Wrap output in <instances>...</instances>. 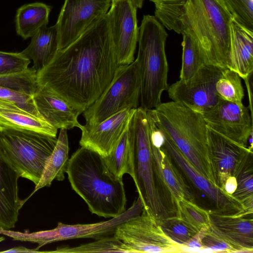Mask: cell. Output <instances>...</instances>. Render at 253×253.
I'll return each mask as SVG.
<instances>
[{
  "instance_id": "obj_37",
  "label": "cell",
  "mask_w": 253,
  "mask_h": 253,
  "mask_svg": "<svg viewBox=\"0 0 253 253\" xmlns=\"http://www.w3.org/2000/svg\"><path fill=\"white\" fill-rule=\"evenodd\" d=\"M30 60L20 52H7L0 51V75L14 74L27 70Z\"/></svg>"
},
{
  "instance_id": "obj_19",
  "label": "cell",
  "mask_w": 253,
  "mask_h": 253,
  "mask_svg": "<svg viewBox=\"0 0 253 253\" xmlns=\"http://www.w3.org/2000/svg\"><path fill=\"white\" fill-rule=\"evenodd\" d=\"M209 231L228 244L234 253H253V214H220L209 210Z\"/></svg>"
},
{
  "instance_id": "obj_35",
  "label": "cell",
  "mask_w": 253,
  "mask_h": 253,
  "mask_svg": "<svg viewBox=\"0 0 253 253\" xmlns=\"http://www.w3.org/2000/svg\"><path fill=\"white\" fill-rule=\"evenodd\" d=\"M157 222L164 233L180 246L199 232L177 216L168 217Z\"/></svg>"
},
{
  "instance_id": "obj_3",
  "label": "cell",
  "mask_w": 253,
  "mask_h": 253,
  "mask_svg": "<svg viewBox=\"0 0 253 253\" xmlns=\"http://www.w3.org/2000/svg\"><path fill=\"white\" fill-rule=\"evenodd\" d=\"M146 110L192 166L216 185L208 153V127L203 114L173 101Z\"/></svg>"
},
{
  "instance_id": "obj_31",
  "label": "cell",
  "mask_w": 253,
  "mask_h": 253,
  "mask_svg": "<svg viewBox=\"0 0 253 253\" xmlns=\"http://www.w3.org/2000/svg\"><path fill=\"white\" fill-rule=\"evenodd\" d=\"M52 253H130L123 243L114 235L96 239V241L76 247H59L54 251H43Z\"/></svg>"
},
{
  "instance_id": "obj_7",
  "label": "cell",
  "mask_w": 253,
  "mask_h": 253,
  "mask_svg": "<svg viewBox=\"0 0 253 253\" xmlns=\"http://www.w3.org/2000/svg\"><path fill=\"white\" fill-rule=\"evenodd\" d=\"M197 38L208 64L231 69L230 23L223 0H192Z\"/></svg>"
},
{
  "instance_id": "obj_15",
  "label": "cell",
  "mask_w": 253,
  "mask_h": 253,
  "mask_svg": "<svg viewBox=\"0 0 253 253\" xmlns=\"http://www.w3.org/2000/svg\"><path fill=\"white\" fill-rule=\"evenodd\" d=\"M202 114L209 128L239 145L247 147L249 136L253 132V115L248 107L220 99Z\"/></svg>"
},
{
  "instance_id": "obj_18",
  "label": "cell",
  "mask_w": 253,
  "mask_h": 253,
  "mask_svg": "<svg viewBox=\"0 0 253 253\" xmlns=\"http://www.w3.org/2000/svg\"><path fill=\"white\" fill-rule=\"evenodd\" d=\"M135 110L124 109L95 125L83 126L80 146L103 157L108 156L127 127Z\"/></svg>"
},
{
  "instance_id": "obj_21",
  "label": "cell",
  "mask_w": 253,
  "mask_h": 253,
  "mask_svg": "<svg viewBox=\"0 0 253 253\" xmlns=\"http://www.w3.org/2000/svg\"><path fill=\"white\" fill-rule=\"evenodd\" d=\"M37 86V72L32 67L20 73L0 75V98L13 101L24 110L43 119L33 98Z\"/></svg>"
},
{
  "instance_id": "obj_24",
  "label": "cell",
  "mask_w": 253,
  "mask_h": 253,
  "mask_svg": "<svg viewBox=\"0 0 253 253\" xmlns=\"http://www.w3.org/2000/svg\"><path fill=\"white\" fill-rule=\"evenodd\" d=\"M27 130L56 137L57 129L44 119L20 107L16 103L0 98V130Z\"/></svg>"
},
{
  "instance_id": "obj_14",
  "label": "cell",
  "mask_w": 253,
  "mask_h": 253,
  "mask_svg": "<svg viewBox=\"0 0 253 253\" xmlns=\"http://www.w3.org/2000/svg\"><path fill=\"white\" fill-rule=\"evenodd\" d=\"M208 153L215 184L224 191L227 179L253 162V149L239 145L208 128Z\"/></svg>"
},
{
  "instance_id": "obj_17",
  "label": "cell",
  "mask_w": 253,
  "mask_h": 253,
  "mask_svg": "<svg viewBox=\"0 0 253 253\" xmlns=\"http://www.w3.org/2000/svg\"><path fill=\"white\" fill-rule=\"evenodd\" d=\"M151 146L160 195L171 215L176 216L178 202L182 199L195 202V196L163 146Z\"/></svg>"
},
{
  "instance_id": "obj_28",
  "label": "cell",
  "mask_w": 253,
  "mask_h": 253,
  "mask_svg": "<svg viewBox=\"0 0 253 253\" xmlns=\"http://www.w3.org/2000/svg\"><path fill=\"white\" fill-rule=\"evenodd\" d=\"M51 7L42 2L24 4L17 10L16 31L24 40L32 38L41 29L46 27Z\"/></svg>"
},
{
  "instance_id": "obj_34",
  "label": "cell",
  "mask_w": 253,
  "mask_h": 253,
  "mask_svg": "<svg viewBox=\"0 0 253 253\" xmlns=\"http://www.w3.org/2000/svg\"><path fill=\"white\" fill-rule=\"evenodd\" d=\"M237 187L232 197L242 206L246 214L253 213V162L244 167L236 176Z\"/></svg>"
},
{
  "instance_id": "obj_38",
  "label": "cell",
  "mask_w": 253,
  "mask_h": 253,
  "mask_svg": "<svg viewBox=\"0 0 253 253\" xmlns=\"http://www.w3.org/2000/svg\"><path fill=\"white\" fill-rule=\"evenodd\" d=\"M200 231L201 242L207 252L234 253L231 246L211 232L208 228L203 229Z\"/></svg>"
},
{
  "instance_id": "obj_10",
  "label": "cell",
  "mask_w": 253,
  "mask_h": 253,
  "mask_svg": "<svg viewBox=\"0 0 253 253\" xmlns=\"http://www.w3.org/2000/svg\"><path fill=\"white\" fill-rule=\"evenodd\" d=\"M114 236L130 253H181L180 245L164 233L157 220L144 209L139 215L118 226Z\"/></svg>"
},
{
  "instance_id": "obj_16",
  "label": "cell",
  "mask_w": 253,
  "mask_h": 253,
  "mask_svg": "<svg viewBox=\"0 0 253 253\" xmlns=\"http://www.w3.org/2000/svg\"><path fill=\"white\" fill-rule=\"evenodd\" d=\"M164 134L163 147L195 188L211 202L214 207L213 210L211 211L224 214L244 212V209L239 202L200 173L171 139L165 133Z\"/></svg>"
},
{
  "instance_id": "obj_6",
  "label": "cell",
  "mask_w": 253,
  "mask_h": 253,
  "mask_svg": "<svg viewBox=\"0 0 253 253\" xmlns=\"http://www.w3.org/2000/svg\"><path fill=\"white\" fill-rule=\"evenodd\" d=\"M57 138L27 130H0V155L20 177L36 186Z\"/></svg>"
},
{
  "instance_id": "obj_4",
  "label": "cell",
  "mask_w": 253,
  "mask_h": 253,
  "mask_svg": "<svg viewBox=\"0 0 253 253\" xmlns=\"http://www.w3.org/2000/svg\"><path fill=\"white\" fill-rule=\"evenodd\" d=\"M168 33L155 16L144 15L139 27L136 58L141 80L140 107H156L163 92L168 90V64L165 51Z\"/></svg>"
},
{
  "instance_id": "obj_12",
  "label": "cell",
  "mask_w": 253,
  "mask_h": 253,
  "mask_svg": "<svg viewBox=\"0 0 253 253\" xmlns=\"http://www.w3.org/2000/svg\"><path fill=\"white\" fill-rule=\"evenodd\" d=\"M224 68L204 65L191 78L180 79L169 86V97L201 114L206 112L221 99L215 84Z\"/></svg>"
},
{
  "instance_id": "obj_13",
  "label": "cell",
  "mask_w": 253,
  "mask_h": 253,
  "mask_svg": "<svg viewBox=\"0 0 253 253\" xmlns=\"http://www.w3.org/2000/svg\"><path fill=\"white\" fill-rule=\"evenodd\" d=\"M137 7L131 0H114L107 13L110 35L119 65L134 60L139 27Z\"/></svg>"
},
{
  "instance_id": "obj_20",
  "label": "cell",
  "mask_w": 253,
  "mask_h": 253,
  "mask_svg": "<svg viewBox=\"0 0 253 253\" xmlns=\"http://www.w3.org/2000/svg\"><path fill=\"white\" fill-rule=\"evenodd\" d=\"M33 98L41 117L57 129L82 128L78 118L82 112L56 93L38 85Z\"/></svg>"
},
{
  "instance_id": "obj_36",
  "label": "cell",
  "mask_w": 253,
  "mask_h": 253,
  "mask_svg": "<svg viewBox=\"0 0 253 253\" xmlns=\"http://www.w3.org/2000/svg\"><path fill=\"white\" fill-rule=\"evenodd\" d=\"M233 19L253 31V0H223Z\"/></svg>"
},
{
  "instance_id": "obj_1",
  "label": "cell",
  "mask_w": 253,
  "mask_h": 253,
  "mask_svg": "<svg viewBox=\"0 0 253 253\" xmlns=\"http://www.w3.org/2000/svg\"><path fill=\"white\" fill-rule=\"evenodd\" d=\"M120 65L106 15L37 72L45 87L83 113L102 94Z\"/></svg>"
},
{
  "instance_id": "obj_41",
  "label": "cell",
  "mask_w": 253,
  "mask_h": 253,
  "mask_svg": "<svg viewBox=\"0 0 253 253\" xmlns=\"http://www.w3.org/2000/svg\"><path fill=\"white\" fill-rule=\"evenodd\" d=\"M5 240V238L4 237H0V243L2 242Z\"/></svg>"
},
{
  "instance_id": "obj_40",
  "label": "cell",
  "mask_w": 253,
  "mask_h": 253,
  "mask_svg": "<svg viewBox=\"0 0 253 253\" xmlns=\"http://www.w3.org/2000/svg\"><path fill=\"white\" fill-rule=\"evenodd\" d=\"M137 8H141L142 7L144 0H131Z\"/></svg>"
},
{
  "instance_id": "obj_23",
  "label": "cell",
  "mask_w": 253,
  "mask_h": 253,
  "mask_svg": "<svg viewBox=\"0 0 253 253\" xmlns=\"http://www.w3.org/2000/svg\"><path fill=\"white\" fill-rule=\"evenodd\" d=\"M150 0L155 5V16L168 30L181 35L194 32L197 35L192 0Z\"/></svg>"
},
{
  "instance_id": "obj_30",
  "label": "cell",
  "mask_w": 253,
  "mask_h": 253,
  "mask_svg": "<svg viewBox=\"0 0 253 253\" xmlns=\"http://www.w3.org/2000/svg\"><path fill=\"white\" fill-rule=\"evenodd\" d=\"M182 35V56L179 78L186 80L191 78L203 66L208 64L195 33L190 32Z\"/></svg>"
},
{
  "instance_id": "obj_9",
  "label": "cell",
  "mask_w": 253,
  "mask_h": 253,
  "mask_svg": "<svg viewBox=\"0 0 253 253\" xmlns=\"http://www.w3.org/2000/svg\"><path fill=\"white\" fill-rule=\"evenodd\" d=\"M143 209L142 201L138 196L128 209L107 221L77 224H66L59 222L57 226L52 229L31 233L15 231L0 227V234L15 241L36 243L38 250L47 244L64 240L82 238L97 239L114 235L118 226L139 215Z\"/></svg>"
},
{
  "instance_id": "obj_39",
  "label": "cell",
  "mask_w": 253,
  "mask_h": 253,
  "mask_svg": "<svg viewBox=\"0 0 253 253\" xmlns=\"http://www.w3.org/2000/svg\"><path fill=\"white\" fill-rule=\"evenodd\" d=\"M237 187V181L236 178L234 176H231L227 179L225 183L224 191L228 195L232 196L236 191Z\"/></svg>"
},
{
  "instance_id": "obj_32",
  "label": "cell",
  "mask_w": 253,
  "mask_h": 253,
  "mask_svg": "<svg viewBox=\"0 0 253 253\" xmlns=\"http://www.w3.org/2000/svg\"><path fill=\"white\" fill-rule=\"evenodd\" d=\"M216 93L221 99L243 105L244 90L241 78L235 71L224 68L215 84Z\"/></svg>"
},
{
  "instance_id": "obj_29",
  "label": "cell",
  "mask_w": 253,
  "mask_h": 253,
  "mask_svg": "<svg viewBox=\"0 0 253 253\" xmlns=\"http://www.w3.org/2000/svg\"><path fill=\"white\" fill-rule=\"evenodd\" d=\"M103 159L109 170L116 177L123 178L124 174H128L133 179V155L128 126L111 152Z\"/></svg>"
},
{
  "instance_id": "obj_26",
  "label": "cell",
  "mask_w": 253,
  "mask_h": 253,
  "mask_svg": "<svg viewBox=\"0 0 253 253\" xmlns=\"http://www.w3.org/2000/svg\"><path fill=\"white\" fill-rule=\"evenodd\" d=\"M58 50L57 26L45 27L32 37L29 45L20 53L25 58L32 60V68L37 72L52 59Z\"/></svg>"
},
{
  "instance_id": "obj_25",
  "label": "cell",
  "mask_w": 253,
  "mask_h": 253,
  "mask_svg": "<svg viewBox=\"0 0 253 253\" xmlns=\"http://www.w3.org/2000/svg\"><path fill=\"white\" fill-rule=\"evenodd\" d=\"M231 70L244 80L253 71V31L239 24L233 19L230 23Z\"/></svg>"
},
{
  "instance_id": "obj_5",
  "label": "cell",
  "mask_w": 253,
  "mask_h": 253,
  "mask_svg": "<svg viewBox=\"0 0 253 253\" xmlns=\"http://www.w3.org/2000/svg\"><path fill=\"white\" fill-rule=\"evenodd\" d=\"M133 155L134 182L143 209L157 221L171 215L159 190L153 160L146 110L139 106L128 126Z\"/></svg>"
},
{
  "instance_id": "obj_2",
  "label": "cell",
  "mask_w": 253,
  "mask_h": 253,
  "mask_svg": "<svg viewBox=\"0 0 253 253\" xmlns=\"http://www.w3.org/2000/svg\"><path fill=\"white\" fill-rule=\"evenodd\" d=\"M66 173L72 189L92 213L113 218L126 211L123 179L109 170L97 153L81 146L69 158Z\"/></svg>"
},
{
  "instance_id": "obj_27",
  "label": "cell",
  "mask_w": 253,
  "mask_h": 253,
  "mask_svg": "<svg viewBox=\"0 0 253 253\" xmlns=\"http://www.w3.org/2000/svg\"><path fill=\"white\" fill-rule=\"evenodd\" d=\"M69 151L67 129L61 128L54 149L46 161L41 179L30 195L25 199L26 202L38 190L49 187L53 180L63 181L64 179L69 159Z\"/></svg>"
},
{
  "instance_id": "obj_22",
  "label": "cell",
  "mask_w": 253,
  "mask_h": 253,
  "mask_svg": "<svg viewBox=\"0 0 253 253\" xmlns=\"http://www.w3.org/2000/svg\"><path fill=\"white\" fill-rule=\"evenodd\" d=\"M18 173L0 155V227L10 229L18 221L24 203L18 196Z\"/></svg>"
},
{
  "instance_id": "obj_33",
  "label": "cell",
  "mask_w": 253,
  "mask_h": 253,
  "mask_svg": "<svg viewBox=\"0 0 253 253\" xmlns=\"http://www.w3.org/2000/svg\"><path fill=\"white\" fill-rule=\"evenodd\" d=\"M177 216L189 226L199 232L210 226V215L208 210L195 202L181 200L177 204Z\"/></svg>"
},
{
  "instance_id": "obj_11",
  "label": "cell",
  "mask_w": 253,
  "mask_h": 253,
  "mask_svg": "<svg viewBox=\"0 0 253 253\" xmlns=\"http://www.w3.org/2000/svg\"><path fill=\"white\" fill-rule=\"evenodd\" d=\"M111 0H65L56 25L58 50L74 42L108 13Z\"/></svg>"
},
{
  "instance_id": "obj_8",
  "label": "cell",
  "mask_w": 253,
  "mask_h": 253,
  "mask_svg": "<svg viewBox=\"0 0 253 253\" xmlns=\"http://www.w3.org/2000/svg\"><path fill=\"white\" fill-rule=\"evenodd\" d=\"M140 89L137 60L120 66L104 91L83 113L85 125L97 124L124 109H136L140 103Z\"/></svg>"
},
{
  "instance_id": "obj_42",
  "label": "cell",
  "mask_w": 253,
  "mask_h": 253,
  "mask_svg": "<svg viewBox=\"0 0 253 253\" xmlns=\"http://www.w3.org/2000/svg\"><path fill=\"white\" fill-rule=\"evenodd\" d=\"M112 1L114 0H111Z\"/></svg>"
}]
</instances>
